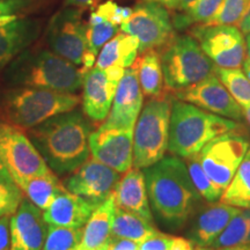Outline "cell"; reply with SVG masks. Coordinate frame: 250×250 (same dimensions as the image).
I'll return each mask as SVG.
<instances>
[{
  "label": "cell",
  "mask_w": 250,
  "mask_h": 250,
  "mask_svg": "<svg viewBox=\"0 0 250 250\" xmlns=\"http://www.w3.org/2000/svg\"><path fill=\"white\" fill-rule=\"evenodd\" d=\"M112 197L117 208L153 223L145 176L142 169L133 168L125 171L124 176L120 179L115 187Z\"/></svg>",
  "instance_id": "ffe728a7"
},
{
  "label": "cell",
  "mask_w": 250,
  "mask_h": 250,
  "mask_svg": "<svg viewBox=\"0 0 250 250\" xmlns=\"http://www.w3.org/2000/svg\"><path fill=\"white\" fill-rule=\"evenodd\" d=\"M79 103L76 94L18 87L6 92L0 102V121L26 131L56 115L73 110Z\"/></svg>",
  "instance_id": "5b68a950"
},
{
  "label": "cell",
  "mask_w": 250,
  "mask_h": 250,
  "mask_svg": "<svg viewBox=\"0 0 250 250\" xmlns=\"http://www.w3.org/2000/svg\"><path fill=\"white\" fill-rule=\"evenodd\" d=\"M187 167L193 186L196 187L197 191L199 192L202 198H204L208 203H217L220 201L224 191L205 173L204 168L202 167L201 161H199L198 154L187 159Z\"/></svg>",
  "instance_id": "4dcf8cb0"
},
{
  "label": "cell",
  "mask_w": 250,
  "mask_h": 250,
  "mask_svg": "<svg viewBox=\"0 0 250 250\" xmlns=\"http://www.w3.org/2000/svg\"><path fill=\"white\" fill-rule=\"evenodd\" d=\"M133 66L137 68L140 88L147 98H158L164 94V73H162L161 57L156 50L140 54Z\"/></svg>",
  "instance_id": "d4e9b609"
},
{
  "label": "cell",
  "mask_w": 250,
  "mask_h": 250,
  "mask_svg": "<svg viewBox=\"0 0 250 250\" xmlns=\"http://www.w3.org/2000/svg\"><path fill=\"white\" fill-rule=\"evenodd\" d=\"M246 49H247V56L250 58V33L247 34L246 37Z\"/></svg>",
  "instance_id": "816d5d0a"
},
{
  "label": "cell",
  "mask_w": 250,
  "mask_h": 250,
  "mask_svg": "<svg viewBox=\"0 0 250 250\" xmlns=\"http://www.w3.org/2000/svg\"><path fill=\"white\" fill-rule=\"evenodd\" d=\"M240 28H241L242 33H245V34L250 33V11L248 12V14L246 15L245 19L242 20L241 24H240Z\"/></svg>",
  "instance_id": "bcb514c9"
},
{
  "label": "cell",
  "mask_w": 250,
  "mask_h": 250,
  "mask_svg": "<svg viewBox=\"0 0 250 250\" xmlns=\"http://www.w3.org/2000/svg\"><path fill=\"white\" fill-rule=\"evenodd\" d=\"M173 237L159 232L139 243L140 250H169Z\"/></svg>",
  "instance_id": "74e56055"
},
{
  "label": "cell",
  "mask_w": 250,
  "mask_h": 250,
  "mask_svg": "<svg viewBox=\"0 0 250 250\" xmlns=\"http://www.w3.org/2000/svg\"><path fill=\"white\" fill-rule=\"evenodd\" d=\"M181 101L206 109L212 114L229 120H241L243 109L230 95L219 78L212 76L189 88L175 93Z\"/></svg>",
  "instance_id": "2e32d148"
},
{
  "label": "cell",
  "mask_w": 250,
  "mask_h": 250,
  "mask_svg": "<svg viewBox=\"0 0 250 250\" xmlns=\"http://www.w3.org/2000/svg\"><path fill=\"white\" fill-rule=\"evenodd\" d=\"M166 89L179 93L215 74V64L189 35L174 36L160 55Z\"/></svg>",
  "instance_id": "8992f818"
},
{
  "label": "cell",
  "mask_w": 250,
  "mask_h": 250,
  "mask_svg": "<svg viewBox=\"0 0 250 250\" xmlns=\"http://www.w3.org/2000/svg\"><path fill=\"white\" fill-rule=\"evenodd\" d=\"M205 55L223 68H239L246 59V40L235 26L199 24L191 31Z\"/></svg>",
  "instance_id": "7c38bea8"
},
{
  "label": "cell",
  "mask_w": 250,
  "mask_h": 250,
  "mask_svg": "<svg viewBox=\"0 0 250 250\" xmlns=\"http://www.w3.org/2000/svg\"><path fill=\"white\" fill-rule=\"evenodd\" d=\"M83 236V228L49 226L42 250H74Z\"/></svg>",
  "instance_id": "836d02e7"
},
{
  "label": "cell",
  "mask_w": 250,
  "mask_h": 250,
  "mask_svg": "<svg viewBox=\"0 0 250 250\" xmlns=\"http://www.w3.org/2000/svg\"><path fill=\"white\" fill-rule=\"evenodd\" d=\"M143 1H147V2H156V4H160L165 7L170 8V9H175L176 8L177 1L179 0H143Z\"/></svg>",
  "instance_id": "ee69618b"
},
{
  "label": "cell",
  "mask_w": 250,
  "mask_h": 250,
  "mask_svg": "<svg viewBox=\"0 0 250 250\" xmlns=\"http://www.w3.org/2000/svg\"><path fill=\"white\" fill-rule=\"evenodd\" d=\"M115 199L112 195L105 202L96 208L85 226L83 236L74 250H102L111 236V224L114 218Z\"/></svg>",
  "instance_id": "603a6c76"
},
{
  "label": "cell",
  "mask_w": 250,
  "mask_h": 250,
  "mask_svg": "<svg viewBox=\"0 0 250 250\" xmlns=\"http://www.w3.org/2000/svg\"><path fill=\"white\" fill-rule=\"evenodd\" d=\"M250 11V0H223L220 7L210 21L205 24H224L240 27Z\"/></svg>",
  "instance_id": "d6a6232c"
},
{
  "label": "cell",
  "mask_w": 250,
  "mask_h": 250,
  "mask_svg": "<svg viewBox=\"0 0 250 250\" xmlns=\"http://www.w3.org/2000/svg\"><path fill=\"white\" fill-rule=\"evenodd\" d=\"M173 99L168 94L152 98L140 111L133 130V167L144 169L165 156L169 142Z\"/></svg>",
  "instance_id": "52a82bcc"
},
{
  "label": "cell",
  "mask_w": 250,
  "mask_h": 250,
  "mask_svg": "<svg viewBox=\"0 0 250 250\" xmlns=\"http://www.w3.org/2000/svg\"><path fill=\"white\" fill-rule=\"evenodd\" d=\"M242 210L247 218V223H248V234H247L246 245H250V208H242Z\"/></svg>",
  "instance_id": "7dc6e473"
},
{
  "label": "cell",
  "mask_w": 250,
  "mask_h": 250,
  "mask_svg": "<svg viewBox=\"0 0 250 250\" xmlns=\"http://www.w3.org/2000/svg\"><path fill=\"white\" fill-rule=\"evenodd\" d=\"M121 30L138 40L139 54L162 50L175 36L173 21L165 6L147 1L133 8L130 18L121 24Z\"/></svg>",
  "instance_id": "30bf717a"
},
{
  "label": "cell",
  "mask_w": 250,
  "mask_h": 250,
  "mask_svg": "<svg viewBox=\"0 0 250 250\" xmlns=\"http://www.w3.org/2000/svg\"><path fill=\"white\" fill-rule=\"evenodd\" d=\"M26 132L50 169L58 175L72 173L89 156L92 125L80 110L62 112Z\"/></svg>",
  "instance_id": "6da1fadb"
},
{
  "label": "cell",
  "mask_w": 250,
  "mask_h": 250,
  "mask_svg": "<svg viewBox=\"0 0 250 250\" xmlns=\"http://www.w3.org/2000/svg\"><path fill=\"white\" fill-rule=\"evenodd\" d=\"M250 144L236 132H229L211 140L198 153L202 167L223 191L228 187L241 165Z\"/></svg>",
  "instance_id": "8fae6325"
},
{
  "label": "cell",
  "mask_w": 250,
  "mask_h": 250,
  "mask_svg": "<svg viewBox=\"0 0 250 250\" xmlns=\"http://www.w3.org/2000/svg\"><path fill=\"white\" fill-rule=\"evenodd\" d=\"M242 109H243V116H245L247 120H248L249 124H250V105H248V107L242 108Z\"/></svg>",
  "instance_id": "f5cc1de1"
},
{
  "label": "cell",
  "mask_w": 250,
  "mask_h": 250,
  "mask_svg": "<svg viewBox=\"0 0 250 250\" xmlns=\"http://www.w3.org/2000/svg\"><path fill=\"white\" fill-rule=\"evenodd\" d=\"M102 250H140V248L139 243L111 235Z\"/></svg>",
  "instance_id": "ab89813d"
},
{
  "label": "cell",
  "mask_w": 250,
  "mask_h": 250,
  "mask_svg": "<svg viewBox=\"0 0 250 250\" xmlns=\"http://www.w3.org/2000/svg\"><path fill=\"white\" fill-rule=\"evenodd\" d=\"M40 30V22L30 19H15L0 26V67L23 52L37 39Z\"/></svg>",
  "instance_id": "7402d4cb"
},
{
  "label": "cell",
  "mask_w": 250,
  "mask_h": 250,
  "mask_svg": "<svg viewBox=\"0 0 250 250\" xmlns=\"http://www.w3.org/2000/svg\"><path fill=\"white\" fill-rule=\"evenodd\" d=\"M89 148L94 158L118 173L133 166V132L99 129L90 133Z\"/></svg>",
  "instance_id": "e0dca14e"
},
{
  "label": "cell",
  "mask_w": 250,
  "mask_h": 250,
  "mask_svg": "<svg viewBox=\"0 0 250 250\" xmlns=\"http://www.w3.org/2000/svg\"><path fill=\"white\" fill-rule=\"evenodd\" d=\"M48 224L41 208L23 198L11 217V249L42 250L48 234Z\"/></svg>",
  "instance_id": "ac0fdd59"
},
{
  "label": "cell",
  "mask_w": 250,
  "mask_h": 250,
  "mask_svg": "<svg viewBox=\"0 0 250 250\" xmlns=\"http://www.w3.org/2000/svg\"><path fill=\"white\" fill-rule=\"evenodd\" d=\"M0 155L14 182L52 174L24 130L0 121Z\"/></svg>",
  "instance_id": "9c48e42d"
},
{
  "label": "cell",
  "mask_w": 250,
  "mask_h": 250,
  "mask_svg": "<svg viewBox=\"0 0 250 250\" xmlns=\"http://www.w3.org/2000/svg\"><path fill=\"white\" fill-rule=\"evenodd\" d=\"M99 1L100 0H65L64 5L66 6V7L85 8L96 5Z\"/></svg>",
  "instance_id": "7bdbcfd3"
},
{
  "label": "cell",
  "mask_w": 250,
  "mask_h": 250,
  "mask_svg": "<svg viewBox=\"0 0 250 250\" xmlns=\"http://www.w3.org/2000/svg\"><path fill=\"white\" fill-rule=\"evenodd\" d=\"M138 50L139 42L136 37L125 33H117L116 36L102 46L96 61V67H131L138 57Z\"/></svg>",
  "instance_id": "cb8c5ba5"
},
{
  "label": "cell",
  "mask_w": 250,
  "mask_h": 250,
  "mask_svg": "<svg viewBox=\"0 0 250 250\" xmlns=\"http://www.w3.org/2000/svg\"><path fill=\"white\" fill-rule=\"evenodd\" d=\"M195 2L196 0H179V1H177L176 8L175 9H179V11H187V9L191 7Z\"/></svg>",
  "instance_id": "f6af8a7d"
},
{
  "label": "cell",
  "mask_w": 250,
  "mask_h": 250,
  "mask_svg": "<svg viewBox=\"0 0 250 250\" xmlns=\"http://www.w3.org/2000/svg\"><path fill=\"white\" fill-rule=\"evenodd\" d=\"M118 181V171L93 158L72 171L64 186L70 192L101 205L112 195Z\"/></svg>",
  "instance_id": "9a60e30c"
},
{
  "label": "cell",
  "mask_w": 250,
  "mask_h": 250,
  "mask_svg": "<svg viewBox=\"0 0 250 250\" xmlns=\"http://www.w3.org/2000/svg\"><path fill=\"white\" fill-rule=\"evenodd\" d=\"M240 210L241 208L221 202L213 203V205L204 208L196 218L189 232L190 240L198 247L211 246Z\"/></svg>",
  "instance_id": "44dd1931"
},
{
  "label": "cell",
  "mask_w": 250,
  "mask_h": 250,
  "mask_svg": "<svg viewBox=\"0 0 250 250\" xmlns=\"http://www.w3.org/2000/svg\"><path fill=\"white\" fill-rule=\"evenodd\" d=\"M247 234H248V223L243 210L241 208L239 213H236L230 219L227 226L219 234L211 247L213 249H223L235 247L239 245H246Z\"/></svg>",
  "instance_id": "1f68e13d"
},
{
  "label": "cell",
  "mask_w": 250,
  "mask_h": 250,
  "mask_svg": "<svg viewBox=\"0 0 250 250\" xmlns=\"http://www.w3.org/2000/svg\"><path fill=\"white\" fill-rule=\"evenodd\" d=\"M21 6V0H0V26L15 20L14 13Z\"/></svg>",
  "instance_id": "f35d334b"
},
{
  "label": "cell",
  "mask_w": 250,
  "mask_h": 250,
  "mask_svg": "<svg viewBox=\"0 0 250 250\" xmlns=\"http://www.w3.org/2000/svg\"><path fill=\"white\" fill-rule=\"evenodd\" d=\"M124 71L121 66H95L86 72L83 80V105L87 117L95 122L107 118Z\"/></svg>",
  "instance_id": "4fadbf2b"
},
{
  "label": "cell",
  "mask_w": 250,
  "mask_h": 250,
  "mask_svg": "<svg viewBox=\"0 0 250 250\" xmlns=\"http://www.w3.org/2000/svg\"><path fill=\"white\" fill-rule=\"evenodd\" d=\"M223 0H196L186 13L177 14L173 18V26L177 29H184L195 23L205 24L217 13Z\"/></svg>",
  "instance_id": "f546056e"
},
{
  "label": "cell",
  "mask_w": 250,
  "mask_h": 250,
  "mask_svg": "<svg viewBox=\"0 0 250 250\" xmlns=\"http://www.w3.org/2000/svg\"><path fill=\"white\" fill-rule=\"evenodd\" d=\"M95 11L101 14L105 20L110 21L116 26H121L125 20L130 18L133 9L130 7H122L112 0H108V1L99 5V7Z\"/></svg>",
  "instance_id": "8d00e7d4"
},
{
  "label": "cell",
  "mask_w": 250,
  "mask_h": 250,
  "mask_svg": "<svg viewBox=\"0 0 250 250\" xmlns=\"http://www.w3.org/2000/svg\"><path fill=\"white\" fill-rule=\"evenodd\" d=\"M11 249V215L0 217V250Z\"/></svg>",
  "instance_id": "60d3db41"
},
{
  "label": "cell",
  "mask_w": 250,
  "mask_h": 250,
  "mask_svg": "<svg viewBox=\"0 0 250 250\" xmlns=\"http://www.w3.org/2000/svg\"><path fill=\"white\" fill-rule=\"evenodd\" d=\"M214 250H250V245H239L235 247H229V248L214 249Z\"/></svg>",
  "instance_id": "f907efd6"
},
{
  "label": "cell",
  "mask_w": 250,
  "mask_h": 250,
  "mask_svg": "<svg viewBox=\"0 0 250 250\" xmlns=\"http://www.w3.org/2000/svg\"><path fill=\"white\" fill-rule=\"evenodd\" d=\"M220 202L239 208H250V146Z\"/></svg>",
  "instance_id": "83f0119b"
},
{
  "label": "cell",
  "mask_w": 250,
  "mask_h": 250,
  "mask_svg": "<svg viewBox=\"0 0 250 250\" xmlns=\"http://www.w3.org/2000/svg\"><path fill=\"white\" fill-rule=\"evenodd\" d=\"M239 129L240 125L229 118L211 114L191 103L173 100L168 151L188 159L198 154L217 137Z\"/></svg>",
  "instance_id": "277c9868"
},
{
  "label": "cell",
  "mask_w": 250,
  "mask_h": 250,
  "mask_svg": "<svg viewBox=\"0 0 250 250\" xmlns=\"http://www.w3.org/2000/svg\"><path fill=\"white\" fill-rule=\"evenodd\" d=\"M118 30H120V26H116L108 20H104L95 26L87 24L86 35L89 51L98 56L100 49L116 35Z\"/></svg>",
  "instance_id": "d590c367"
},
{
  "label": "cell",
  "mask_w": 250,
  "mask_h": 250,
  "mask_svg": "<svg viewBox=\"0 0 250 250\" xmlns=\"http://www.w3.org/2000/svg\"><path fill=\"white\" fill-rule=\"evenodd\" d=\"M158 233L159 230L151 221L116 206L111 224L112 236L140 243Z\"/></svg>",
  "instance_id": "484cf974"
},
{
  "label": "cell",
  "mask_w": 250,
  "mask_h": 250,
  "mask_svg": "<svg viewBox=\"0 0 250 250\" xmlns=\"http://www.w3.org/2000/svg\"><path fill=\"white\" fill-rule=\"evenodd\" d=\"M151 208L166 226L179 228L201 201L186 162L177 156H164L144 168Z\"/></svg>",
  "instance_id": "7a4b0ae2"
},
{
  "label": "cell",
  "mask_w": 250,
  "mask_h": 250,
  "mask_svg": "<svg viewBox=\"0 0 250 250\" xmlns=\"http://www.w3.org/2000/svg\"><path fill=\"white\" fill-rule=\"evenodd\" d=\"M98 206L89 199L64 189L43 211V215L49 226L83 228Z\"/></svg>",
  "instance_id": "d6986e66"
},
{
  "label": "cell",
  "mask_w": 250,
  "mask_h": 250,
  "mask_svg": "<svg viewBox=\"0 0 250 250\" xmlns=\"http://www.w3.org/2000/svg\"><path fill=\"white\" fill-rule=\"evenodd\" d=\"M85 72L51 50H24L8 62L4 78L11 86L76 93Z\"/></svg>",
  "instance_id": "3957f363"
},
{
  "label": "cell",
  "mask_w": 250,
  "mask_h": 250,
  "mask_svg": "<svg viewBox=\"0 0 250 250\" xmlns=\"http://www.w3.org/2000/svg\"><path fill=\"white\" fill-rule=\"evenodd\" d=\"M195 250H213V249L208 248V247H198V248H196Z\"/></svg>",
  "instance_id": "db71d44e"
},
{
  "label": "cell",
  "mask_w": 250,
  "mask_h": 250,
  "mask_svg": "<svg viewBox=\"0 0 250 250\" xmlns=\"http://www.w3.org/2000/svg\"><path fill=\"white\" fill-rule=\"evenodd\" d=\"M193 243L190 239L186 237H173L169 250H195Z\"/></svg>",
  "instance_id": "b9f144b4"
},
{
  "label": "cell",
  "mask_w": 250,
  "mask_h": 250,
  "mask_svg": "<svg viewBox=\"0 0 250 250\" xmlns=\"http://www.w3.org/2000/svg\"><path fill=\"white\" fill-rule=\"evenodd\" d=\"M28 199L42 211H45L51 204L55 197L62 190L66 189L55 173L43 176H34L18 184Z\"/></svg>",
  "instance_id": "4316f807"
},
{
  "label": "cell",
  "mask_w": 250,
  "mask_h": 250,
  "mask_svg": "<svg viewBox=\"0 0 250 250\" xmlns=\"http://www.w3.org/2000/svg\"><path fill=\"white\" fill-rule=\"evenodd\" d=\"M215 76L242 108L250 105V80L239 68L215 67Z\"/></svg>",
  "instance_id": "f1b7e54d"
},
{
  "label": "cell",
  "mask_w": 250,
  "mask_h": 250,
  "mask_svg": "<svg viewBox=\"0 0 250 250\" xmlns=\"http://www.w3.org/2000/svg\"><path fill=\"white\" fill-rule=\"evenodd\" d=\"M23 199V191L12 177L0 176V217L13 215Z\"/></svg>",
  "instance_id": "e575fe53"
},
{
  "label": "cell",
  "mask_w": 250,
  "mask_h": 250,
  "mask_svg": "<svg viewBox=\"0 0 250 250\" xmlns=\"http://www.w3.org/2000/svg\"><path fill=\"white\" fill-rule=\"evenodd\" d=\"M0 176H4V177H11V175H9L7 168L5 167L4 162H2V159H1V155H0Z\"/></svg>",
  "instance_id": "681fc988"
},
{
  "label": "cell",
  "mask_w": 250,
  "mask_h": 250,
  "mask_svg": "<svg viewBox=\"0 0 250 250\" xmlns=\"http://www.w3.org/2000/svg\"><path fill=\"white\" fill-rule=\"evenodd\" d=\"M87 23L83 11L77 7L62 9L52 17L46 29L48 44L61 57L67 59L86 72L93 68L96 55L89 51Z\"/></svg>",
  "instance_id": "ba28073f"
},
{
  "label": "cell",
  "mask_w": 250,
  "mask_h": 250,
  "mask_svg": "<svg viewBox=\"0 0 250 250\" xmlns=\"http://www.w3.org/2000/svg\"><path fill=\"white\" fill-rule=\"evenodd\" d=\"M144 94L140 88L137 68H125L118 83L114 101L107 118L100 125V129H111L133 132L143 108Z\"/></svg>",
  "instance_id": "5bb4252c"
},
{
  "label": "cell",
  "mask_w": 250,
  "mask_h": 250,
  "mask_svg": "<svg viewBox=\"0 0 250 250\" xmlns=\"http://www.w3.org/2000/svg\"><path fill=\"white\" fill-rule=\"evenodd\" d=\"M242 66H243V72H245V74L247 77H248V79L250 80V58L247 57L245 59Z\"/></svg>",
  "instance_id": "c3c4849f"
}]
</instances>
